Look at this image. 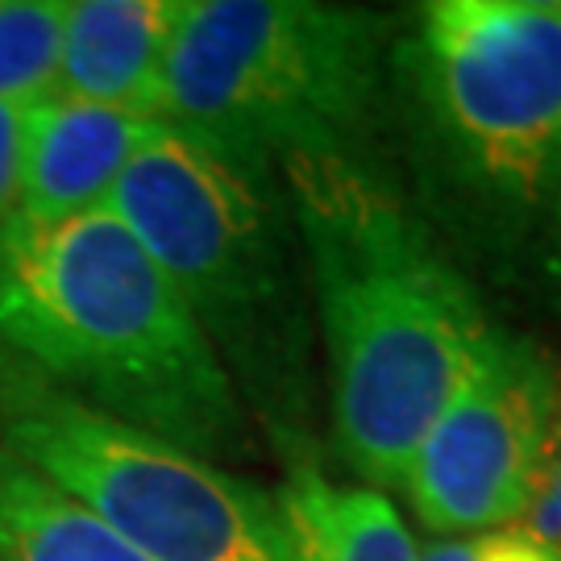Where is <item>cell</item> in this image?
<instances>
[{
    "instance_id": "1",
    "label": "cell",
    "mask_w": 561,
    "mask_h": 561,
    "mask_svg": "<svg viewBox=\"0 0 561 561\" xmlns=\"http://www.w3.org/2000/svg\"><path fill=\"white\" fill-rule=\"evenodd\" d=\"M279 180L317 304L337 454L366 486H396L491 321L375 159H304Z\"/></svg>"
},
{
    "instance_id": "2",
    "label": "cell",
    "mask_w": 561,
    "mask_h": 561,
    "mask_svg": "<svg viewBox=\"0 0 561 561\" xmlns=\"http://www.w3.org/2000/svg\"><path fill=\"white\" fill-rule=\"evenodd\" d=\"M0 345L108 421L217 466L254 458L208 337L108 208L0 233Z\"/></svg>"
},
{
    "instance_id": "3",
    "label": "cell",
    "mask_w": 561,
    "mask_h": 561,
    "mask_svg": "<svg viewBox=\"0 0 561 561\" xmlns=\"http://www.w3.org/2000/svg\"><path fill=\"white\" fill-rule=\"evenodd\" d=\"M201 324L250 421L291 458H312V329L304 250L275 180L154 121L108 196Z\"/></svg>"
},
{
    "instance_id": "4",
    "label": "cell",
    "mask_w": 561,
    "mask_h": 561,
    "mask_svg": "<svg viewBox=\"0 0 561 561\" xmlns=\"http://www.w3.org/2000/svg\"><path fill=\"white\" fill-rule=\"evenodd\" d=\"M382 18L321 0H183L154 121L245 175L304 159H370Z\"/></svg>"
},
{
    "instance_id": "5",
    "label": "cell",
    "mask_w": 561,
    "mask_h": 561,
    "mask_svg": "<svg viewBox=\"0 0 561 561\" xmlns=\"http://www.w3.org/2000/svg\"><path fill=\"white\" fill-rule=\"evenodd\" d=\"M0 449L150 561H291L275 495L108 421L0 345Z\"/></svg>"
},
{
    "instance_id": "6",
    "label": "cell",
    "mask_w": 561,
    "mask_h": 561,
    "mask_svg": "<svg viewBox=\"0 0 561 561\" xmlns=\"http://www.w3.org/2000/svg\"><path fill=\"white\" fill-rule=\"evenodd\" d=\"M400 71L449 183L486 217L541 213L561 154V13L553 0H433Z\"/></svg>"
},
{
    "instance_id": "7",
    "label": "cell",
    "mask_w": 561,
    "mask_h": 561,
    "mask_svg": "<svg viewBox=\"0 0 561 561\" xmlns=\"http://www.w3.org/2000/svg\"><path fill=\"white\" fill-rule=\"evenodd\" d=\"M561 408V375L528 337L495 329L403 470L428 533L461 537L520 524Z\"/></svg>"
},
{
    "instance_id": "8",
    "label": "cell",
    "mask_w": 561,
    "mask_h": 561,
    "mask_svg": "<svg viewBox=\"0 0 561 561\" xmlns=\"http://www.w3.org/2000/svg\"><path fill=\"white\" fill-rule=\"evenodd\" d=\"M150 117L46 96L30 108L21 162V225H55L108 208L121 171L150 134Z\"/></svg>"
},
{
    "instance_id": "9",
    "label": "cell",
    "mask_w": 561,
    "mask_h": 561,
    "mask_svg": "<svg viewBox=\"0 0 561 561\" xmlns=\"http://www.w3.org/2000/svg\"><path fill=\"white\" fill-rule=\"evenodd\" d=\"M183 0H71L55 96L154 121L159 76Z\"/></svg>"
},
{
    "instance_id": "10",
    "label": "cell",
    "mask_w": 561,
    "mask_h": 561,
    "mask_svg": "<svg viewBox=\"0 0 561 561\" xmlns=\"http://www.w3.org/2000/svg\"><path fill=\"white\" fill-rule=\"evenodd\" d=\"M291 561H416L396 503L366 482H333L317 458H291L275 491Z\"/></svg>"
},
{
    "instance_id": "11",
    "label": "cell",
    "mask_w": 561,
    "mask_h": 561,
    "mask_svg": "<svg viewBox=\"0 0 561 561\" xmlns=\"http://www.w3.org/2000/svg\"><path fill=\"white\" fill-rule=\"evenodd\" d=\"M0 561H150L0 449Z\"/></svg>"
},
{
    "instance_id": "12",
    "label": "cell",
    "mask_w": 561,
    "mask_h": 561,
    "mask_svg": "<svg viewBox=\"0 0 561 561\" xmlns=\"http://www.w3.org/2000/svg\"><path fill=\"white\" fill-rule=\"evenodd\" d=\"M62 25V0H0V101L30 108L55 96Z\"/></svg>"
},
{
    "instance_id": "13",
    "label": "cell",
    "mask_w": 561,
    "mask_h": 561,
    "mask_svg": "<svg viewBox=\"0 0 561 561\" xmlns=\"http://www.w3.org/2000/svg\"><path fill=\"white\" fill-rule=\"evenodd\" d=\"M416 561H561L558 549L524 533L520 524L512 528H491V533H470V537H445L421 549Z\"/></svg>"
},
{
    "instance_id": "14",
    "label": "cell",
    "mask_w": 561,
    "mask_h": 561,
    "mask_svg": "<svg viewBox=\"0 0 561 561\" xmlns=\"http://www.w3.org/2000/svg\"><path fill=\"white\" fill-rule=\"evenodd\" d=\"M520 528L561 553V408H558V421H553V433H549V445H545L533 500H528V507H524L520 516Z\"/></svg>"
},
{
    "instance_id": "15",
    "label": "cell",
    "mask_w": 561,
    "mask_h": 561,
    "mask_svg": "<svg viewBox=\"0 0 561 561\" xmlns=\"http://www.w3.org/2000/svg\"><path fill=\"white\" fill-rule=\"evenodd\" d=\"M34 108V104H30ZM25 104L0 101V233L13 225L21 201V162H25V129H30Z\"/></svg>"
},
{
    "instance_id": "16",
    "label": "cell",
    "mask_w": 561,
    "mask_h": 561,
    "mask_svg": "<svg viewBox=\"0 0 561 561\" xmlns=\"http://www.w3.org/2000/svg\"><path fill=\"white\" fill-rule=\"evenodd\" d=\"M545 225H549V271L561 287V154L549 171V183H545V201H541Z\"/></svg>"
},
{
    "instance_id": "17",
    "label": "cell",
    "mask_w": 561,
    "mask_h": 561,
    "mask_svg": "<svg viewBox=\"0 0 561 561\" xmlns=\"http://www.w3.org/2000/svg\"><path fill=\"white\" fill-rule=\"evenodd\" d=\"M553 4H558V13H561V0H553Z\"/></svg>"
}]
</instances>
